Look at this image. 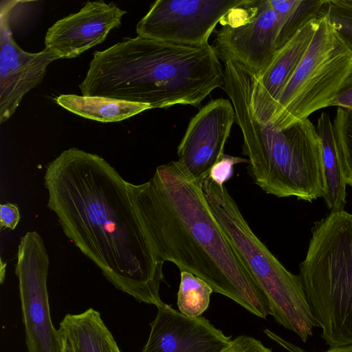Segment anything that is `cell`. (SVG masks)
Segmentation results:
<instances>
[{"label": "cell", "mask_w": 352, "mask_h": 352, "mask_svg": "<svg viewBox=\"0 0 352 352\" xmlns=\"http://www.w3.org/2000/svg\"><path fill=\"white\" fill-rule=\"evenodd\" d=\"M248 163V159L223 154L220 160L212 167L208 177L214 182L224 184L233 173V166L239 163Z\"/></svg>", "instance_id": "23"}, {"label": "cell", "mask_w": 352, "mask_h": 352, "mask_svg": "<svg viewBox=\"0 0 352 352\" xmlns=\"http://www.w3.org/2000/svg\"><path fill=\"white\" fill-rule=\"evenodd\" d=\"M316 131L321 144L324 170L322 197L331 211L344 210L346 204V183L337 153L333 121L322 112L318 119Z\"/></svg>", "instance_id": "17"}, {"label": "cell", "mask_w": 352, "mask_h": 352, "mask_svg": "<svg viewBox=\"0 0 352 352\" xmlns=\"http://www.w3.org/2000/svg\"><path fill=\"white\" fill-rule=\"evenodd\" d=\"M1 5L0 14V122L15 112L23 96L43 80L50 64L59 58L44 49L30 53L13 38L9 23V4Z\"/></svg>", "instance_id": "12"}, {"label": "cell", "mask_w": 352, "mask_h": 352, "mask_svg": "<svg viewBox=\"0 0 352 352\" xmlns=\"http://www.w3.org/2000/svg\"><path fill=\"white\" fill-rule=\"evenodd\" d=\"M150 325L141 352H222L232 341L204 317L187 316L165 303Z\"/></svg>", "instance_id": "14"}, {"label": "cell", "mask_w": 352, "mask_h": 352, "mask_svg": "<svg viewBox=\"0 0 352 352\" xmlns=\"http://www.w3.org/2000/svg\"><path fill=\"white\" fill-rule=\"evenodd\" d=\"M324 2L325 0H270L279 25L277 52L308 21L320 16Z\"/></svg>", "instance_id": "19"}, {"label": "cell", "mask_w": 352, "mask_h": 352, "mask_svg": "<svg viewBox=\"0 0 352 352\" xmlns=\"http://www.w3.org/2000/svg\"><path fill=\"white\" fill-rule=\"evenodd\" d=\"M333 124L343 176L352 188V109L338 107Z\"/></svg>", "instance_id": "21"}, {"label": "cell", "mask_w": 352, "mask_h": 352, "mask_svg": "<svg viewBox=\"0 0 352 352\" xmlns=\"http://www.w3.org/2000/svg\"><path fill=\"white\" fill-rule=\"evenodd\" d=\"M323 352H352V344L329 348L328 350Z\"/></svg>", "instance_id": "29"}, {"label": "cell", "mask_w": 352, "mask_h": 352, "mask_svg": "<svg viewBox=\"0 0 352 352\" xmlns=\"http://www.w3.org/2000/svg\"><path fill=\"white\" fill-rule=\"evenodd\" d=\"M180 284L177 292L179 311L190 317H199L208 309L211 287L192 273L180 272Z\"/></svg>", "instance_id": "20"}, {"label": "cell", "mask_w": 352, "mask_h": 352, "mask_svg": "<svg viewBox=\"0 0 352 352\" xmlns=\"http://www.w3.org/2000/svg\"><path fill=\"white\" fill-rule=\"evenodd\" d=\"M223 71V89L234 107L254 182L278 197L311 202L322 197L324 170L316 126L307 118L282 130L274 128L251 102L252 72L233 59L224 62Z\"/></svg>", "instance_id": "4"}, {"label": "cell", "mask_w": 352, "mask_h": 352, "mask_svg": "<svg viewBox=\"0 0 352 352\" xmlns=\"http://www.w3.org/2000/svg\"><path fill=\"white\" fill-rule=\"evenodd\" d=\"M224 87L211 45H187L137 36L96 51L79 85L84 96L146 104L151 109L198 107Z\"/></svg>", "instance_id": "3"}, {"label": "cell", "mask_w": 352, "mask_h": 352, "mask_svg": "<svg viewBox=\"0 0 352 352\" xmlns=\"http://www.w3.org/2000/svg\"><path fill=\"white\" fill-rule=\"evenodd\" d=\"M235 114L230 100L210 101L192 118L177 148L178 161L202 182L224 154Z\"/></svg>", "instance_id": "11"}, {"label": "cell", "mask_w": 352, "mask_h": 352, "mask_svg": "<svg viewBox=\"0 0 352 352\" xmlns=\"http://www.w3.org/2000/svg\"><path fill=\"white\" fill-rule=\"evenodd\" d=\"M349 3L352 4V0H349Z\"/></svg>", "instance_id": "31"}, {"label": "cell", "mask_w": 352, "mask_h": 352, "mask_svg": "<svg viewBox=\"0 0 352 352\" xmlns=\"http://www.w3.org/2000/svg\"><path fill=\"white\" fill-rule=\"evenodd\" d=\"M127 182L103 157L77 148L46 166L47 206L63 232L116 289L139 302H164L163 264L135 212Z\"/></svg>", "instance_id": "1"}, {"label": "cell", "mask_w": 352, "mask_h": 352, "mask_svg": "<svg viewBox=\"0 0 352 352\" xmlns=\"http://www.w3.org/2000/svg\"><path fill=\"white\" fill-rule=\"evenodd\" d=\"M126 13L113 3L88 1L78 12L62 18L47 30L45 48L59 58L76 57L102 43L111 30L120 26Z\"/></svg>", "instance_id": "13"}, {"label": "cell", "mask_w": 352, "mask_h": 352, "mask_svg": "<svg viewBox=\"0 0 352 352\" xmlns=\"http://www.w3.org/2000/svg\"><path fill=\"white\" fill-rule=\"evenodd\" d=\"M248 0H157L136 25L138 36L187 45L208 44L218 23Z\"/></svg>", "instance_id": "10"}, {"label": "cell", "mask_w": 352, "mask_h": 352, "mask_svg": "<svg viewBox=\"0 0 352 352\" xmlns=\"http://www.w3.org/2000/svg\"><path fill=\"white\" fill-rule=\"evenodd\" d=\"M318 17L308 21L276 52L269 67L261 76L254 74L253 91L263 101L272 103L279 96L310 45L317 28Z\"/></svg>", "instance_id": "15"}, {"label": "cell", "mask_w": 352, "mask_h": 352, "mask_svg": "<svg viewBox=\"0 0 352 352\" xmlns=\"http://www.w3.org/2000/svg\"><path fill=\"white\" fill-rule=\"evenodd\" d=\"M219 23L212 45L218 58L236 60L261 76L277 52L279 25L270 0H248Z\"/></svg>", "instance_id": "9"}, {"label": "cell", "mask_w": 352, "mask_h": 352, "mask_svg": "<svg viewBox=\"0 0 352 352\" xmlns=\"http://www.w3.org/2000/svg\"><path fill=\"white\" fill-rule=\"evenodd\" d=\"M56 101L74 114L100 122H120L151 109L146 104L75 94L60 95Z\"/></svg>", "instance_id": "18"}, {"label": "cell", "mask_w": 352, "mask_h": 352, "mask_svg": "<svg viewBox=\"0 0 352 352\" xmlns=\"http://www.w3.org/2000/svg\"><path fill=\"white\" fill-rule=\"evenodd\" d=\"M59 330L75 352H122L100 314L93 308L80 314H66Z\"/></svg>", "instance_id": "16"}, {"label": "cell", "mask_w": 352, "mask_h": 352, "mask_svg": "<svg viewBox=\"0 0 352 352\" xmlns=\"http://www.w3.org/2000/svg\"><path fill=\"white\" fill-rule=\"evenodd\" d=\"M265 333L267 334L268 337L273 339L274 340L279 343L280 345L283 346L285 349L292 352H306L300 349L296 348L293 344L287 342L285 340H283L281 338L278 337V336H276V334H274L273 332L270 331L268 329H265Z\"/></svg>", "instance_id": "27"}, {"label": "cell", "mask_w": 352, "mask_h": 352, "mask_svg": "<svg viewBox=\"0 0 352 352\" xmlns=\"http://www.w3.org/2000/svg\"><path fill=\"white\" fill-rule=\"evenodd\" d=\"M61 338H62V351L61 352H75L72 344L67 340V338L62 333H61Z\"/></svg>", "instance_id": "28"}, {"label": "cell", "mask_w": 352, "mask_h": 352, "mask_svg": "<svg viewBox=\"0 0 352 352\" xmlns=\"http://www.w3.org/2000/svg\"><path fill=\"white\" fill-rule=\"evenodd\" d=\"M222 352H272V351L260 340L242 335L232 340L230 346Z\"/></svg>", "instance_id": "24"}, {"label": "cell", "mask_w": 352, "mask_h": 352, "mask_svg": "<svg viewBox=\"0 0 352 352\" xmlns=\"http://www.w3.org/2000/svg\"><path fill=\"white\" fill-rule=\"evenodd\" d=\"M300 277L321 338L352 344V213L331 211L312 228Z\"/></svg>", "instance_id": "5"}, {"label": "cell", "mask_w": 352, "mask_h": 352, "mask_svg": "<svg viewBox=\"0 0 352 352\" xmlns=\"http://www.w3.org/2000/svg\"><path fill=\"white\" fill-rule=\"evenodd\" d=\"M201 189L217 224L267 296L270 315L305 342L317 324L300 276L288 271L258 239L224 184L207 176Z\"/></svg>", "instance_id": "6"}, {"label": "cell", "mask_w": 352, "mask_h": 352, "mask_svg": "<svg viewBox=\"0 0 352 352\" xmlns=\"http://www.w3.org/2000/svg\"><path fill=\"white\" fill-rule=\"evenodd\" d=\"M322 10L334 30L352 51V4L349 0H325Z\"/></svg>", "instance_id": "22"}, {"label": "cell", "mask_w": 352, "mask_h": 352, "mask_svg": "<svg viewBox=\"0 0 352 352\" xmlns=\"http://www.w3.org/2000/svg\"><path fill=\"white\" fill-rule=\"evenodd\" d=\"M21 216L16 204L6 203L0 206V228L14 230Z\"/></svg>", "instance_id": "25"}, {"label": "cell", "mask_w": 352, "mask_h": 352, "mask_svg": "<svg viewBox=\"0 0 352 352\" xmlns=\"http://www.w3.org/2000/svg\"><path fill=\"white\" fill-rule=\"evenodd\" d=\"M1 283H3V279H4V273H5V269H6V264L4 265H1Z\"/></svg>", "instance_id": "30"}, {"label": "cell", "mask_w": 352, "mask_h": 352, "mask_svg": "<svg viewBox=\"0 0 352 352\" xmlns=\"http://www.w3.org/2000/svg\"><path fill=\"white\" fill-rule=\"evenodd\" d=\"M352 72V51L340 38L322 9L310 45L294 74L272 103L253 91L251 102L278 130L309 118L330 107Z\"/></svg>", "instance_id": "7"}, {"label": "cell", "mask_w": 352, "mask_h": 352, "mask_svg": "<svg viewBox=\"0 0 352 352\" xmlns=\"http://www.w3.org/2000/svg\"><path fill=\"white\" fill-rule=\"evenodd\" d=\"M50 258L41 236L26 232L20 239L15 274L28 352H61L59 329L52 322L47 279Z\"/></svg>", "instance_id": "8"}, {"label": "cell", "mask_w": 352, "mask_h": 352, "mask_svg": "<svg viewBox=\"0 0 352 352\" xmlns=\"http://www.w3.org/2000/svg\"><path fill=\"white\" fill-rule=\"evenodd\" d=\"M331 106L352 109V72L333 98Z\"/></svg>", "instance_id": "26"}, {"label": "cell", "mask_w": 352, "mask_h": 352, "mask_svg": "<svg viewBox=\"0 0 352 352\" xmlns=\"http://www.w3.org/2000/svg\"><path fill=\"white\" fill-rule=\"evenodd\" d=\"M202 182L177 161L157 167L148 182H127L137 216L158 258L192 273L251 314L270 315L267 296L217 224Z\"/></svg>", "instance_id": "2"}]
</instances>
